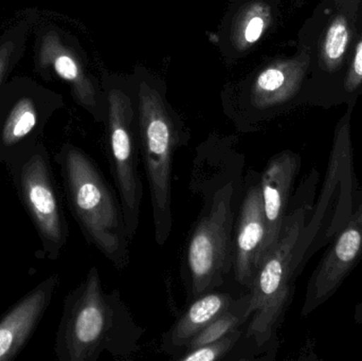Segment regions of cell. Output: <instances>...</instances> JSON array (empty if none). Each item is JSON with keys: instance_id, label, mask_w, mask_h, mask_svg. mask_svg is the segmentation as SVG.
Segmentation results:
<instances>
[{"instance_id": "obj_1", "label": "cell", "mask_w": 362, "mask_h": 361, "mask_svg": "<svg viewBox=\"0 0 362 361\" xmlns=\"http://www.w3.org/2000/svg\"><path fill=\"white\" fill-rule=\"evenodd\" d=\"M244 165L240 156L206 150L200 152L193 162L189 190L202 197V209L187 237L181 264L187 304L221 288L232 273Z\"/></svg>"}, {"instance_id": "obj_16", "label": "cell", "mask_w": 362, "mask_h": 361, "mask_svg": "<svg viewBox=\"0 0 362 361\" xmlns=\"http://www.w3.org/2000/svg\"><path fill=\"white\" fill-rule=\"evenodd\" d=\"M310 55L276 61L259 73L253 87L252 101L257 107L280 105L295 97L310 65Z\"/></svg>"}, {"instance_id": "obj_18", "label": "cell", "mask_w": 362, "mask_h": 361, "mask_svg": "<svg viewBox=\"0 0 362 361\" xmlns=\"http://www.w3.org/2000/svg\"><path fill=\"white\" fill-rule=\"evenodd\" d=\"M251 294L243 295L240 298L234 299L229 309L217 317L214 321L211 322L202 332L198 333L191 343L187 345L185 352L191 351L196 348L208 345L213 341L223 338L226 335L236 330L240 326H245L250 319ZM183 352V353H185ZM181 355V354H180ZM175 358V357H174Z\"/></svg>"}, {"instance_id": "obj_15", "label": "cell", "mask_w": 362, "mask_h": 361, "mask_svg": "<svg viewBox=\"0 0 362 361\" xmlns=\"http://www.w3.org/2000/svg\"><path fill=\"white\" fill-rule=\"evenodd\" d=\"M234 299L235 297L218 288L197 297L187 304L185 313L163 335L161 351L171 360L182 354L192 339L225 313Z\"/></svg>"}, {"instance_id": "obj_17", "label": "cell", "mask_w": 362, "mask_h": 361, "mask_svg": "<svg viewBox=\"0 0 362 361\" xmlns=\"http://www.w3.org/2000/svg\"><path fill=\"white\" fill-rule=\"evenodd\" d=\"M36 20L35 12L29 11L0 33V88L25 57L28 40Z\"/></svg>"}, {"instance_id": "obj_14", "label": "cell", "mask_w": 362, "mask_h": 361, "mask_svg": "<svg viewBox=\"0 0 362 361\" xmlns=\"http://www.w3.org/2000/svg\"><path fill=\"white\" fill-rule=\"evenodd\" d=\"M301 165L302 159L299 154L289 150H282L272 156L263 172L259 173L268 227V250L278 239Z\"/></svg>"}, {"instance_id": "obj_22", "label": "cell", "mask_w": 362, "mask_h": 361, "mask_svg": "<svg viewBox=\"0 0 362 361\" xmlns=\"http://www.w3.org/2000/svg\"><path fill=\"white\" fill-rule=\"evenodd\" d=\"M362 84V37L357 45L354 59L351 64L348 76L344 81V89L346 93H353Z\"/></svg>"}, {"instance_id": "obj_23", "label": "cell", "mask_w": 362, "mask_h": 361, "mask_svg": "<svg viewBox=\"0 0 362 361\" xmlns=\"http://www.w3.org/2000/svg\"><path fill=\"white\" fill-rule=\"evenodd\" d=\"M354 321L355 324L362 326V301L356 304L354 309Z\"/></svg>"}, {"instance_id": "obj_10", "label": "cell", "mask_w": 362, "mask_h": 361, "mask_svg": "<svg viewBox=\"0 0 362 361\" xmlns=\"http://www.w3.org/2000/svg\"><path fill=\"white\" fill-rule=\"evenodd\" d=\"M361 260L362 190H357L352 214L329 243L308 280L301 317H308L327 302Z\"/></svg>"}, {"instance_id": "obj_7", "label": "cell", "mask_w": 362, "mask_h": 361, "mask_svg": "<svg viewBox=\"0 0 362 361\" xmlns=\"http://www.w3.org/2000/svg\"><path fill=\"white\" fill-rule=\"evenodd\" d=\"M6 167L40 237L42 254L57 261L67 244L69 228L46 146L40 142Z\"/></svg>"}, {"instance_id": "obj_4", "label": "cell", "mask_w": 362, "mask_h": 361, "mask_svg": "<svg viewBox=\"0 0 362 361\" xmlns=\"http://www.w3.org/2000/svg\"><path fill=\"white\" fill-rule=\"evenodd\" d=\"M61 167L70 212L89 245L99 250L115 268L131 262V245L118 194L100 167L78 146L65 143L55 155Z\"/></svg>"}, {"instance_id": "obj_2", "label": "cell", "mask_w": 362, "mask_h": 361, "mask_svg": "<svg viewBox=\"0 0 362 361\" xmlns=\"http://www.w3.org/2000/svg\"><path fill=\"white\" fill-rule=\"evenodd\" d=\"M144 334L119 290L105 292L93 266L64 300L55 355L59 361H97L105 353L125 360L139 350Z\"/></svg>"}, {"instance_id": "obj_21", "label": "cell", "mask_w": 362, "mask_h": 361, "mask_svg": "<svg viewBox=\"0 0 362 361\" xmlns=\"http://www.w3.org/2000/svg\"><path fill=\"white\" fill-rule=\"evenodd\" d=\"M270 20V10L265 4H255L243 19L242 40L240 45H252L257 42L267 29Z\"/></svg>"}, {"instance_id": "obj_13", "label": "cell", "mask_w": 362, "mask_h": 361, "mask_svg": "<svg viewBox=\"0 0 362 361\" xmlns=\"http://www.w3.org/2000/svg\"><path fill=\"white\" fill-rule=\"evenodd\" d=\"M59 284L48 276L0 318V361L14 360L33 336Z\"/></svg>"}, {"instance_id": "obj_6", "label": "cell", "mask_w": 362, "mask_h": 361, "mask_svg": "<svg viewBox=\"0 0 362 361\" xmlns=\"http://www.w3.org/2000/svg\"><path fill=\"white\" fill-rule=\"evenodd\" d=\"M139 137L150 189L155 239L163 246L173 229V160L180 136L158 93L146 84H142L140 90Z\"/></svg>"}, {"instance_id": "obj_8", "label": "cell", "mask_w": 362, "mask_h": 361, "mask_svg": "<svg viewBox=\"0 0 362 361\" xmlns=\"http://www.w3.org/2000/svg\"><path fill=\"white\" fill-rule=\"evenodd\" d=\"M62 105L59 93L34 78L11 76L0 88V162L8 165L42 142Z\"/></svg>"}, {"instance_id": "obj_11", "label": "cell", "mask_w": 362, "mask_h": 361, "mask_svg": "<svg viewBox=\"0 0 362 361\" xmlns=\"http://www.w3.org/2000/svg\"><path fill=\"white\" fill-rule=\"evenodd\" d=\"M33 34V64L37 76L45 81L57 78L67 83L76 101L91 114H97L95 84L67 33L54 23L36 20Z\"/></svg>"}, {"instance_id": "obj_5", "label": "cell", "mask_w": 362, "mask_h": 361, "mask_svg": "<svg viewBox=\"0 0 362 361\" xmlns=\"http://www.w3.org/2000/svg\"><path fill=\"white\" fill-rule=\"evenodd\" d=\"M351 114L352 106L336 126L322 193L314 203L297 243L296 265L299 276L312 256L333 241L352 214L358 189L351 140Z\"/></svg>"}, {"instance_id": "obj_20", "label": "cell", "mask_w": 362, "mask_h": 361, "mask_svg": "<svg viewBox=\"0 0 362 361\" xmlns=\"http://www.w3.org/2000/svg\"><path fill=\"white\" fill-rule=\"evenodd\" d=\"M246 326H240L218 341H213L191 351L185 352L172 360L175 361H217L227 360L228 356L236 349L243 341Z\"/></svg>"}, {"instance_id": "obj_3", "label": "cell", "mask_w": 362, "mask_h": 361, "mask_svg": "<svg viewBox=\"0 0 362 361\" xmlns=\"http://www.w3.org/2000/svg\"><path fill=\"white\" fill-rule=\"evenodd\" d=\"M319 173L313 169L291 196L280 233L257 271L251 294L250 319L245 343L253 353L274 360L279 348L278 331L293 301L295 283L300 277L296 248L315 203Z\"/></svg>"}, {"instance_id": "obj_12", "label": "cell", "mask_w": 362, "mask_h": 361, "mask_svg": "<svg viewBox=\"0 0 362 361\" xmlns=\"http://www.w3.org/2000/svg\"><path fill=\"white\" fill-rule=\"evenodd\" d=\"M268 251V227L264 211L259 174L245 175L242 201L233 233L232 273L238 285L252 288L257 271Z\"/></svg>"}, {"instance_id": "obj_9", "label": "cell", "mask_w": 362, "mask_h": 361, "mask_svg": "<svg viewBox=\"0 0 362 361\" xmlns=\"http://www.w3.org/2000/svg\"><path fill=\"white\" fill-rule=\"evenodd\" d=\"M108 160L116 192L122 206L125 224L133 239L140 223L144 184L134 129L132 102L119 90L108 95Z\"/></svg>"}, {"instance_id": "obj_19", "label": "cell", "mask_w": 362, "mask_h": 361, "mask_svg": "<svg viewBox=\"0 0 362 361\" xmlns=\"http://www.w3.org/2000/svg\"><path fill=\"white\" fill-rule=\"evenodd\" d=\"M350 40V28L344 15H337L329 23L321 42L320 61L327 71L334 72L344 61Z\"/></svg>"}]
</instances>
